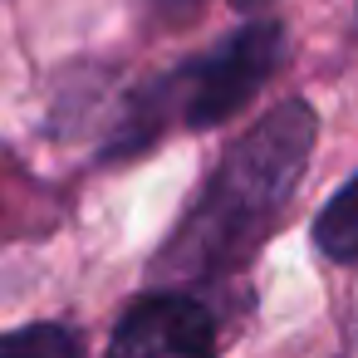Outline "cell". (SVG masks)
Listing matches in <instances>:
<instances>
[{"label":"cell","mask_w":358,"mask_h":358,"mask_svg":"<svg viewBox=\"0 0 358 358\" xmlns=\"http://www.w3.org/2000/svg\"><path fill=\"white\" fill-rule=\"evenodd\" d=\"M319 138V113L304 99L275 103L211 167L182 221L167 231L148 275L177 289H211L236 280L275 236L299 192Z\"/></svg>","instance_id":"1"},{"label":"cell","mask_w":358,"mask_h":358,"mask_svg":"<svg viewBox=\"0 0 358 358\" xmlns=\"http://www.w3.org/2000/svg\"><path fill=\"white\" fill-rule=\"evenodd\" d=\"M216 343H221L216 309L206 304V294L177 289V285H157L152 294L133 299L108 334V353H123V358H162V353L201 358V353H216Z\"/></svg>","instance_id":"3"},{"label":"cell","mask_w":358,"mask_h":358,"mask_svg":"<svg viewBox=\"0 0 358 358\" xmlns=\"http://www.w3.org/2000/svg\"><path fill=\"white\" fill-rule=\"evenodd\" d=\"M289 59V30L280 20H250L216 50L157 74L143 84L123 118L113 123V138L103 148V162H133L148 148H157L172 128H216L231 123Z\"/></svg>","instance_id":"2"},{"label":"cell","mask_w":358,"mask_h":358,"mask_svg":"<svg viewBox=\"0 0 358 358\" xmlns=\"http://www.w3.org/2000/svg\"><path fill=\"white\" fill-rule=\"evenodd\" d=\"M148 6H152L157 15H192L201 0H148Z\"/></svg>","instance_id":"6"},{"label":"cell","mask_w":358,"mask_h":358,"mask_svg":"<svg viewBox=\"0 0 358 358\" xmlns=\"http://www.w3.org/2000/svg\"><path fill=\"white\" fill-rule=\"evenodd\" d=\"M236 10H260V6H270V0H231Z\"/></svg>","instance_id":"7"},{"label":"cell","mask_w":358,"mask_h":358,"mask_svg":"<svg viewBox=\"0 0 358 358\" xmlns=\"http://www.w3.org/2000/svg\"><path fill=\"white\" fill-rule=\"evenodd\" d=\"M309 241L324 260L334 265H358V172L319 206L314 226H309Z\"/></svg>","instance_id":"4"},{"label":"cell","mask_w":358,"mask_h":358,"mask_svg":"<svg viewBox=\"0 0 358 358\" xmlns=\"http://www.w3.org/2000/svg\"><path fill=\"white\" fill-rule=\"evenodd\" d=\"M84 348V338L69 324H35V329H15L0 334V353H30V358H74Z\"/></svg>","instance_id":"5"}]
</instances>
